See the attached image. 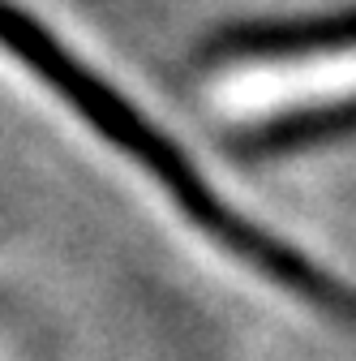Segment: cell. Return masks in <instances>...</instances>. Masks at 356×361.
I'll return each mask as SVG.
<instances>
[{
  "instance_id": "cell-2",
  "label": "cell",
  "mask_w": 356,
  "mask_h": 361,
  "mask_svg": "<svg viewBox=\"0 0 356 361\" xmlns=\"http://www.w3.org/2000/svg\"><path fill=\"white\" fill-rule=\"evenodd\" d=\"M339 52H356V9L292 18V22H245L224 26L202 43V56L219 65H305Z\"/></svg>"
},
{
  "instance_id": "cell-1",
  "label": "cell",
  "mask_w": 356,
  "mask_h": 361,
  "mask_svg": "<svg viewBox=\"0 0 356 361\" xmlns=\"http://www.w3.org/2000/svg\"><path fill=\"white\" fill-rule=\"evenodd\" d=\"M0 48L13 61H22L56 99H65L99 138H108L120 155H129L210 241H228L241 228V211L210 185L206 172L138 104H129L91 65H82V56H73L48 26L13 0H0Z\"/></svg>"
}]
</instances>
